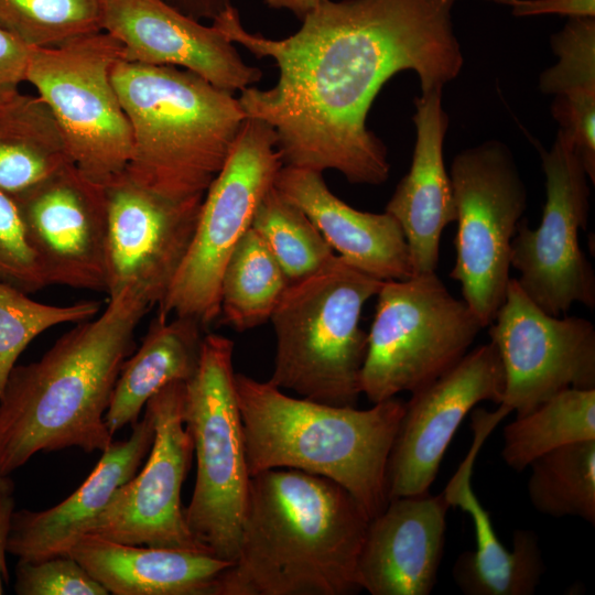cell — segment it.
Returning a JSON list of instances; mask_svg holds the SVG:
<instances>
[{
    "instance_id": "8992f818",
    "label": "cell",
    "mask_w": 595,
    "mask_h": 595,
    "mask_svg": "<svg viewBox=\"0 0 595 595\" xmlns=\"http://www.w3.org/2000/svg\"><path fill=\"white\" fill-rule=\"evenodd\" d=\"M382 283L338 255L290 283L270 317L277 346L268 381L309 400L355 407L368 345L361 312Z\"/></svg>"
},
{
    "instance_id": "ac0fdd59",
    "label": "cell",
    "mask_w": 595,
    "mask_h": 595,
    "mask_svg": "<svg viewBox=\"0 0 595 595\" xmlns=\"http://www.w3.org/2000/svg\"><path fill=\"white\" fill-rule=\"evenodd\" d=\"M100 26L121 44L127 62L183 68L231 94L262 77L217 28L164 0H100Z\"/></svg>"
},
{
    "instance_id": "ffe728a7",
    "label": "cell",
    "mask_w": 595,
    "mask_h": 595,
    "mask_svg": "<svg viewBox=\"0 0 595 595\" xmlns=\"http://www.w3.org/2000/svg\"><path fill=\"white\" fill-rule=\"evenodd\" d=\"M416 130L412 161L385 212L400 225L410 251L413 275L435 272L445 227L456 220V205L443 154L448 116L442 90L414 99Z\"/></svg>"
},
{
    "instance_id": "9a60e30c",
    "label": "cell",
    "mask_w": 595,
    "mask_h": 595,
    "mask_svg": "<svg viewBox=\"0 0 595 595\" xmlns=\"http://www.w3.org/2000/svg\"><path fill=\"white\" fill-rule=\"evenodd\" d=\"M108 296L128 292L151 307L166 295L192 241L204 196L174 199L125 172L105 184Z\"/></svg>"
},
{
    "instance_id": "f1b7e54d",
    "label": "cell",
    "mask_w": 595,
    "mask_h": 595,
    "mask_svg": "<svg viewBox=\"0 0 595 595\" xmlns=\"http://www.w3.org/2000/svg\"><path fill=\"white\" fill-rule=\"evenodd\" d=\"M559 61L539 78L543 94L554 95L551 107L561 127H577L595 120V17L570 18L552 35Z\"/></svg>"
},
{
    "instance_id": "4316f807",
    "label": "cell",
    "mask_w": 595,
    "mask_h": 595,
    "mask_svg": "<svg viewBox=\"0 0 595 595\" xmlns=\"http://www.w3.org/2000/svg\"><path fill=\"white\" fill-rule=\"evenodd\" d=\"M585 440H595V388H567L504 428L501 456L522 472L539 456Z\"/></svg>"
},
{
    "instance_id": "3957f363",
    "label": "cell",
    "mask_w": 595,
    "mask_h": 595,
    "mask_svg": "<svg viewBox=\"0 0 595 595\" xmlns=\"http://www.w3.org/2000/svg\"><path fill=\"white\" fill-rule=\"evenodd\" d=\"M151 306L122 292L76 323L41 359L14 366L0 396V470L10 475L36 453L112 443L105 414L134 332Z\"/></svg>"
},
{
    "instance_id": "6da1fadb",
    "label": "cell",
    "mask_w": 595,
    "mask_h": 595,
    "mask_svg": "<svg viewBox=\"0 0 595 595\" xmlns=\"http://www.w3.org/2000/svg\"><path fill=\"white\" fill-rule=\"evenodd\" d=\"M459 0H326L284 39L247 31L231 6L213 20L230 42L271 58L274 86H250L239 104L273 128L283 165L335 170L351 184L380 185L388 150L366 120L382 86L413 71L421 94L443 87L463 67L452 11Z\"/></svg>"
},
{
    "instance_id": "5b68a950",
    "label": "cell",
    "mask_w": 595,
    "mask_h": 595,
    "mask_svg": "<svg viewBox=\"0 0 595 595\" xmlns=\"http://www.w3.org/2000/svg\"><path fill=\"white\" fill-rule=\"evenodd\" d=\"M111 78L132 136L125 173L170 198L204 196L247 118L238 98L173 66L120 58Z\"/></svg>"
},
{
    "instance_id": "e0dca14e",
    "label": "cell",
    "mask_w": 595,
    "mask_h": 595,
    "mask_svg": "<svg viewBox=\"0 0 595 595\" xmlns=\"http://www.w3.org/2000/svg\"><path fill=\"white\" fill-rule=\"evenodd\" d=\"M12 197L47 284L106 292L105 185L69 164Z\"/></svg>"
},
{
    "instance_id": "8fae6325",
    "label": "cell",
    "mask_w": 595,
    "mask_h": 595,
    "mask_svg": "<svg viewBox=\"0 0 595 595\" xmlns=\"http://www.w3.org/2000/svg\"><path fill=\"white\" fill-rule=\"evenodd\" d=\"M456 205V257L450 277L463 300L488 326L510 281L511 241L528 205V192L511 151L497 140L467 148L452 162Z\"/></svg>"
},
{
    "instance_id": "4dcf8cb0",
    "label": "cell",
    "mask_w": 595,
    "mask_h": 595,
    "mask_svg": "<svg viewBox=\"0 0 595 595\" xmlns=\"http://www.w3.org/2000/svg\"><path fill=\"white\" fill-rule=\"evenodd\" d=\"M251 227L263 239L290 283L317 272L335 256L311 219L274 185L257 206Z\"/></svg>"
},
{
    "instance_id": "e575fe53",
    "label": "cell",
    "mask_w": 595,
    "mask_h": 595,
    "mask_svg": "<svg viewBox=\"0 0 595 595\" xmlns=\"http://www.w3.org/2000/svg\"><path fill=\"white\" fill-rule=\"evenodd\" d=\"M19 595H108L89 573L71 555L36 561L19 560L15 570Z\"/></svg>"
},
{
    "instance_id": "836d02e7",
    "label": "cell",
    "mask_w": 595,
    "mask_h": 595,
    "mask_svg": "<svg viewBox=\"0 0 595 595\" xmlns=\"http://www.w3.org/2000/svg\"><path fill=\"white\" fill-rule=\"evenodd\" d=\"M0 282L28 294L48 286L14 198L0 191Z\"/></svg>"
},
{
    "instance_id": "484cf974",
    "label": "cell",
    "mask_w": 595,
    "mask_h": 595,
    "mask_svg": "<svg viewBox=\"0 0 595 595\" xmlns=\"http://www.w3.org/2000/svg\"><path fill=\"white\" fill-rule=\"evenodd\" d=\"M73 164L58 126L36 95L0 102V191L14 196Z\"/></svg>"
},
{
    "instance_id": "1f68e13d",
    "label": "cell",
    "mask_w": 595,
    "mask_h": 595,
    "mask_svg": "<svg viewBox=\"0 0 595 595\" xmlns=\"http://www.w3.org/2000/svg\"><path fill=\"white\" fill-rule=\"evenodd\" d=\"M0 29L30 48L101 31L100 0H0Z\"/></svg>"
},
{
    "instance_id": "d590c367",
    "label": "cell",
    "mask_w": 595,
    "mask_h": 595,
    "mask_svg": "<svg viewBox=\"0 0 595 595\" xmlns=\"http://www.w3.org/2000/svg\"><path fill=\"white\" fill-rule=\"evenodd\" d=\"M30 47L0 29V102L18 94L25 82Z\"/></svg>"
},
{
    "instance_id": "5bb4252c",
    "label": "cell",
    "mask_w": 595,
    "mask_h": 595,
    "mask_svg": "<svg viewBox=\"0 0 595 595\" xmlns=\"http://www.w3.org/2000/svg\"><path fill=\"white\" fill-rule=\"evenodd\" d=\"M184 391L185 382H172L148 401L144 412L154 437L147 462L117 489L85 534L131 545L205 551L186 524L181 501L194 456L183 418Z\"/></svg>"
},
{
    "instance_id": "8d00e7d4",
    "label": "cell",
    "mask_w": 595,
    "mask_h": 595,
    "mask_svg": "<svg viewBox=\"0 0 595 595\" xmlns=\"http://www.w3.org/2000/svg\"><path fill=\"white\" fill-rule=\"evenodd\" d=\"M510 6L512 14L531 17L560 14L570 18L595 17V0H491Z\"/></svg>"
},
{
    "instance_id": "ab89813d",
    "label": "cell",
    "mask_w": 595,
    "mask_h": 595,
    "mask_svg": "<svg viewBox=\"0 0 595 595\" xmlns=\"http://www.w3.org/2000/svg\"><path fill=\"white\" fill-rule=\"evenodd\" d=\"M326 0H263L271 9H285L302 20L310 11Z\"/></svg>"
},
{
    "instance_id": "ba28073f",
    "label": "cell",
    "mask_w": 595,
    "mask_h": 595,
    "mask_svg": "<svg viewBox=\"0 0 595 595\" xmlns=\"http://www.w3.org/2000/svg\"><path fill=\"white\" fill-rule=\"evenodd\" d=\"M360 372V391L377 403L425 387L452 369L484 328L436 272L383 281Z\"/></svg>"
},
{
    "instance_id": "d4e9b609",
    "label": "cell",
    "mask_w": 595,
    "mask_h": 595,
    "mask_svg": "<svg viewBox=\"0 0 595 595\" xmlns=\"http://www.w3.org/2000/svg\"><path fill=\"white\" fill-rule=\"evenodd\" d=\"M203 326L194 318L159 313L151 321L141 345L121 367L105 414L113 435L138 421L148 401L172 382H186L201 358Z\"/></svg>"
},
{
    "instance_id": "52a82bcc",
    "label": "cell",
    "mask_w": 595,
    "mask_h": 595,
    "mask_svg": "<svg viewBox=\"0 0 595 595\" xmlns=\"http://www.w3.org/2000/svg\"><path fill=\"white\" fill-rule=\"evenodd\" d=\"M234 342L204 335L198 367L185 382L183 418L192 437L196 478L186 524L212 555L237 558L250 475L232 368Z\"/></svg>"
},
{
    "instance_id": "f546056e",
    "label": "cell",
    "mask_w": 595,
    "mask_h": 595,
    "mask_svg": "<svg viewBox=\"0 0 595 595\" xmlns=\"http://www.w3.org/2000/svg\"><path fill=\"white\" fill-rule=\"evenodd\" d=\"M529 466L528 496L537 511L595 523V440L558 447Z\"/></svg>"
},
{
    "instance_id": "44dd1931",
    "label": "cell",
    "mask_w": 595,
    "mask_h": 595,
    "mask_svg": "<svg viewBox=\"0 0 595 595\" xmlns=\"http://www.w3.org/2000/svg\"><path fill=\"white\" fill-rule=\"evenodd\" d=\"M131 428L127 440L112 442L101 452L88 477L66 499L41 511L14 510L8 539L9 553L26 561L68 555L117 489L136 475L150 451L154 437L150 415L144 412Z\"/></svg>"
},
{
    "instance_id": "4fadbf2b",
    "label": "cell",
    "mask_w": 595,
    "mask_h": 595,
    "mask_svg": "<svg viewBox=\"0 0 595 595\" xmlns=\"http://www.w3.org/2000/svg\"><path fill=\"white\" fill-rule=\"evenodd\" d=\"M505 375L497 411L522 416L567 388H595V327L580 316H553L510 278L489 324Z\"/></svg>"
},
{
    "instance_id": "277c9868",
    "label": "cell",
    "mask_w": 595,
    "mask_h": 595,
    "mask_svg": "<svg viewBox=\"0 0 595 595\" xmlns=\"http://www.w3.org/2000/svg\"><path fill=\"white\" fill-rule=\"evenodd\" d=\"M250 477L292 468L344 487L369 519L387 505V465L404 412L396 397L366 410L293 398L235 374Z\"/></svg>"
},
{
    "instance_id": "7402d4cb",
    "label": "cell",
    "mask_w": 595,
    "mask_h": 595,
    "mask_svg": "<svg viewBox=\"0 0 595 595\" xmlns=\"http://www.w3.org/2000/svg\"><path fill=\"white\" fill-rule=\"evenodd\" d=\"M274 187L296 205L331 248L356 269L381 281L413 275L409 247L399 223L387 212L358 210L334 195L322 173L283 165Z\"/></svg>"
},
{
    "instance_id": "7a4b0ae2",
    "label": "cell",
    "mask_w": 595,
    "mask_h": 595,
    "mask_svg": "<svg viewBox=\"0 0 595 595\" xmlns=\"http://www.w3.org/2000/svg\"><path fill=\"white\" fill-rule=\"evenodd\" d=\"M369 518L337 483L292 468L250 478L236 560L213 595H350Z\"/></svg>"
},
{
    "instance_id": "cb8c5ba5",
    "label": "cell",
    "mask_w": 595,
    "mask_h": 595,
    "mask_svg": "<svg viewBox=\"0 0 595 595\" xmlns=\"http://www.w3.org/2000/svg\"><path fill=\"white\" fill-rule=\"evenodd\" d=\"M73 556L112 595H213L231 562L199 550L120 543L84 534Z\"/></svg>"
},
{
    "instance_id": "f35d334b",
    "label": "cell",
    "mask_w": 595,
    "mask_h": 595,
    "mask_svg": "<svg viewBox=\"0 0 595 595\" xmlns=\"http://www.w3.org/2000/svg\"><path fill=\"white\" fill-rule=\"evenodd\" d=\"M14 507L13 494L0 496V595L3 594V583L8 581L6 553Z\"/></svg>"
},
{
    "instance_id": "83f0119b",
    "label": "cell",
    "mask_w": 595,
    "mask_h": 595,
    "mask_svg": "<svg viewBox=\"0 0 595 595\" xmlns=\"http://www.w3.org/2000/svg\"><path fill=\"white\" fill-rule=\"evenodd\" d=\"M290 284L260 235L250 227L232 250L220 285V314L238 332L270 321Z\"/></svg>"
},
{
    "instance_id": "60d3db41",
    "label": "cell",
    "mask_w": 595,
    "mask_h": 595,
    "mask_svg": "<svg viewBox=\"0 0 595 595\" xmlns=\"http://www.w3.org/2000/svg\"><path fill=\"white\" fill-rule=\"evenodd\" d=\"M13 488L12 479L0 470V496L13 494Z\"/></svg>"
},
{
    "instance_id": "603a6c76",
    "label": "cell",
    "mask_w": 595,
    "mask_h": 595,
    "mask_svg": "<svg viewBox=\"0 0 595 595\" xmlns=\"http://www.w3.org/2000/svg\"><path fill=\"white\" fill-rule=\"evenodd\" d=\"M472 428L473 444L443 491L450 506L469 515L476 540L474 551L458 555L453 578L466 595H531L545 571L539 539L531 530L518 529L513 532L512 551L499 541L470 484L477 453L489 434L480 424Z\"/></svg>"
},
{
    "instance_id": "74e56055",
    "label": "cell",
    "mask_w": 595,
    "mask_h": 595,
    "mask_svg": "<svg viewBox=\"0 0 595 595\" xmlns=\"http://www.w3.org/2000/svg\"><path fill=\"white\" fill-rule=\"evenodd\" d=\"M178 11L195 20H214L230 8L231 0H164Z\"/></svg>"
},
{
    "instance_id": "2e32d148",
    "label": "cell",
    "mask_w": 595,
    "mask_h": 595,
    "mask_svg": "<svg viewBox=\"0 0 595 595\" xmlns=\"http://www.w3.org/2000/svg\"><path fill=\"white\" fill-rule=\"evenodd\" d=\"M505 375L496 346H477L436 380L411 392L387 465L390 499L430 493L444 454L467 413L500 403Z\"/></svg>"
},
{
    "instance_id": "7c38bea8",
    "label": "cell",
    "mask_w": 595,
    "mask_h": 595,
    "mask_svg": "<svg viewBox=\"0 0 595 595\" xmlns=\"http://www.w3.org/2000/svg\"><path fill=\"white\" fill-rule=\"evenodd\" d=\"M545 203L540 225L519 221L510 266L522 291L544 312L561 316L575 304L595 307V273L578 242L591 210L588 176L576 148L559 129L550 150L540 149Z\"/></svg>"
},
{
    "instance_id": "d6a6232c",
    "label": "cell",
    "mask_w": 595,
    "mask_h": 595,
    "mask_svg": "<svg viewBox=\"0 0 595 595\" xmlns=\"http://www.w3.org/2000/svg\"><path fill=\"white\" fill-rule=\"evenodd\" d=\"M99 312L96 301L51 305L0 282V396L19 356L35 337L61 324L89 320Z\"/></svg>"
},
{
    "instance_id": "9c48e42d",
    "label": "cell",
    "mask_w": 595,
    "mask_h": 595,
    "mask_svg": "<svg viewBox=\"0 0 595 595\" xmlns=\"http://www.w3.org/2000/svg\"><path fill=\"white\" fill-rule=\"evenodd\" d=\"M121 51L101 30L60 46L30 48L25 73L51 110L73 164L104 185L125 172L132 149L130 123L111 78Z\"/></svg>"
},
{
    "instance_id": "30bf717a",
    "label": "cell",
    "mask_w": 595,
    "mask_h": 595,
    "mask_svg": "<svg viewBox=\"0 0 595 595\" xmlns=\"http://www.w3.org/2000/svg\"><path fill=\"white\" fill-rule=\"evenodd\" d=\"M275 144L271 126L245 119L204 195L192 241L159 313L191 317L203 327L219 316L224 269L283 166Z\"/></svg>"
},
{
    "instance_id": "d6986e66",
    "label": "cell",
    "mask_w": 595,
    "mask_h": 595,
    "mask_svg": "<svg viewBox=\"0 0 595 595\" xmlns=\"http://www.w3.org/2000/svg\"><path fill=\"white\" fill-rule=\"evenodd\" d=\"M443 493L390 499L368 522L356 578L371 595H429L441 564L446 513Z\"/></svg>"
}]
</instances>
